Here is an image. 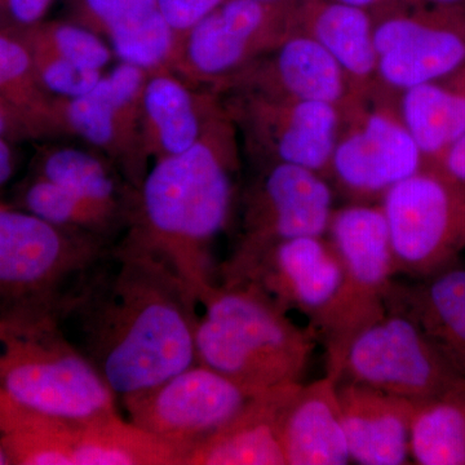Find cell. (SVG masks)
<instances>
[{
    "label": "cell",
    "mask_w": 465,
    "mask_h": 465,
    "mask_svg": "<svg viewBox=\"0 0 465 465\" xmlns=\"http://www.w3.org/2000/svg\"><path fill=\"white\" fill-rule=\"evenodd\" d=\"M198 307L167 265L116 241L79 283L60 326L119 401L198 362Z\"/></svg>",
    "instance_id": "6da1fadb"
},
{
    "label": "cell",
    "mask_w": 465,
    "mask_h": 465,
    "mask_svg": "<svg viewBox=\"0 0 465 465\" xmlns=\"http://www.w3.org/2000/svg\"><path fill=\"white\" fill-rule=\"evenodd\" d=\"M238 137L223 104L191 149L155 159L134 189L118 240L167 265L200 304L217 283L213 249L234 202Z\"/></svg>",
    "instance_id": "7a4b0ae2"
},
{
    "label": "cell",
    "mask_w": 465,
    "mask_h": 465,
    "mask_svg": "<svg viewBox=\"0 0 465 465\" xmlns=\"http://www.w3.org/2000/svg\"><path fill=\"white\" fill-rule=\"evenodd\" d=\"M200 305L198 363L251 394L302 382L316 348L313 327L302 329L247 283L217 282Z\"/></svg>",
    "instance_id": "3957f363"
},
{
    "label": "cell",
    "mask_w": 465,
    "mask_h": 465,
    "mask_svg": "<svg viewBox=\"0 0 465 465\" xmlns=\"http://www.w3.org/2000/svg\"><path fill=\"white\" fill-rule=\"evenodd\" d=\"M110 246L0 203V324L60 323L79 283Z\"/></svg>",
    "instance_id": "277c9868"
},
{
    "label": "cell",
    "mask_w": 465,
    "mask_h": 465,
    "mask_svg": "<svg viewBox=\"0 0 465 465\" xmlns=\"http://www.w3.org/2000/svg\"><path fill=\"white\" fill-rule=\"evenodd\" d=\"M0 397L63 420L118 411V399L60 323L0 324Z\"/></svg>",
    "instance_id": "5b68a950"
},
{
    "label": "cell",
    "mask_w": 465,
    "mask_h": 465,
    "mask_svg": "<svg viewBox=\"0 0 465 465\" xmlns=\"http://www.w3.org/2000/svg\"><path fill=\"white\" fill-rule=\"evenodd\" d=\"M326 234L341 264L330 304L312 324L326 349V375L338 381L349 345L387 314V296L397 273L381 203H351L333 210Z\"/></svg>",
    "instance_id": "8992f818"
},
{
    "label": "cell",
    "mask_w": 465,
    "mask_h": 465,
    "mask_svg": "<svg viewBox=\"0 0 465 465\" xmlns=\"http://www.w3.org/2000/svg\"><path fill=\"white\" fill-rule=\"evenodd\" d=\"M260 168L242 202L240 240L217 266V282L229 280L281 242L324 237L329 229L333 191L327 177L293 164Z\"/></svg>",
    "instance_id": "52a82bcc"
},
{
    "label": "cell",
    "mask_w": 465,
    "mask_h": 465,
    "mask_svg": "<svg viewBox=\"0 0 465 465\" xmlns=\"http://www.w3.org/2000/svg\"><path fill=\"white\" fill-rule=\"evenodd\" d=\"M397 273L430 277L455 265L465 250V188L425 167L379 202Z\"/></svg>",
    "instance_id": "ba28073f"
},
{
    "label": "cell",
    "mask_w": 465,
    "mask_h": 465,
    "mask_svg": "<svg viewBox=\"0 0 465 465\" xmlns=\"http://www.w3.org/2000/svg\"><path fill=\"white\" fill-rule=\"evenodd\" d=\"M292 8L224 0L183 36L170 69L195 87L223 94L293 32Z\"/></svg>",
    "instance_id": "9c48e42d"
},
{
    "label": "cell",
    "mask_w": 465,
    "mask_h": 465,
    "mask_svg": "<svg viewBox=\"0 0 465 465\" xmlns=\"http://www.w3.org/2000/svg\"><path fill=\"white\" fill-rule=\"evenodd\" d=\"M425 168L396 100L376 91L342 118L329 180L353 203H379L385 193Z\"/></svg>",
    "instance_id": "30bf717a"
},
{
    "label": "cell",
    "mask_w": 465,
    "mask_h": 465,
    "mask_svg": "<svg viewBox=\"0 0 465 465\" xmlns=\"http://www.w3.org/2000/svg\"><path fill=\"white\" fill-rule=\"evenodd\" d=\"M223 101L244 148L260 167L293 164L329 179L342 114L329 104L280 99L246 91Z\"/></svg>",
    "instance_id": "8fae6325"
},
{
    "label": "cell",
    "mask_w": 465,
    "mask_h": 465,
    "mask_svg": "<svg viewBox=\"0 0 465 465\" xmlns=\"http://www.w3.org/2000/svg\"><path fill=\"white\" fill-rule=\"evenodd\" d=\"M341 381L420 403L465 381L443 360L418 324L399 311L372 323L349 345Z\"/></svg>",
    "instance_id": "7c38bea8"
},
{
    "label": "cell",
    "mask_w": 465,
    "mask_h": 465,
    "mask_svg": "<svg viewBox=\"0 0 465 465\" xmlns=\"http://www.w3.org/2000/svg\"><path fill=\"white\" fill-rule=\"evenodd\" d=\"M376 84L391 97L446 81L465 65V5L402 9L375 18Z\"/></svg>",
    "instance_id": "4fadbf2b"
},
{
    "label": "cell",
    "mask_w": 465,
    "mask_h": 465,
    "mask_svg": "<svg viewBox=\"0 0 465 465\" xmlns=\"http://www.w3.org/2000/svg\"><path fill=\"white\" fill-rule=\"evenodd\" d=\"M255 394L210 367L194 363L121 401L128 420L189 452L237 414Z\"/></svg>",
    "instance_id": "5bb4252c"
},
{
    "label": "cell",
    "mask_w": 465,
    "mask_h": 465,
    "mask_svg": "<svg viewBox=\"0 0 465 465\" xmlns=\"http://www.w3.org/2000/svg\"><path fill=\"white\" fill-rule=\"evenodd\" d=\"M148 74V70L121 63L88 94L52 100L60 134H75L100 149L134 189L148 173L143 142V94Z\"/></svg>",
    "instance_id": "9a60e30c"
},
{
    "label": "cell",
    "mask_w": 465,
    "mask_h": 465,
    "mask_svg": "<svg viewBox=\"0 0 465 465\" xmlns=\"http://www.w3.org/2000/svg\"><path fill=\"white\" fill-rule=\"evenodd\" d=\"M341 278V260L331 242L324 237H299L275 244L237 274L219 282L251 284L284 312L304 314L312 326L331 302Z\"/></svg>",
    "instance_id": "2e32d148"
},
{
    "label": "cell",
    "mask_w": 465,
    "mask_h": 465,
    "mask_svg": "<svg viewBox=\"0 0 465 465\" xmlns=\"http://www.w3.org/2000/svg\"><path fill=\"white\" fill-rule=\"evenodd\" d=\"M229 91L329 104L341 110L342 118L369 99L358 94L320 43L298 30L247 67L223 94Z\"/></svg>",
    "instance_id": "e0dca14e"
},
{
    "label": "cell",
    "mask_w": 465,
    "mask_h": 465,
    "mask_svg": "<svg viewBox=\"0 0 465 465\" xmlns=\"http://www.w3.org/2000/svg\"><path fill=\"white\" fill-rule=\"evenodd\" d=\"M338 396L351 461L362 465L409 463L418 403L348 381L338 382Z\"/></svg>",
    "instance_id": "ac0fdd59"
},
{
    "label": "cell",
    "mask_w": 465,
    "mask_h": 465,
    "mask_svg": "<svg viewBox=\"0 0 465 465\" xmlns=\"http://www.w3.org/2000/svg\"><path fill=\"white\" fill-rule=\"evenodd\" d=\"M222 108L219 94L198 90L170 67L149 72L143 94L146 155L159 159L191 149Z\"/></svg>",
    "instance_id": "d6986e66"
},
{
    "label": "cell",
    "mask_w": 465,
    "mask_h": 465,
    "mask_svg": "<svg viewBox=\"0 0 465 465\" xmlns=\"http://www.w3.org/2000/svg\"><path fill=\"white\" fill-rule=\"evenodd\" d=\"M73 23L108 38L121 63L153 72L171 67L176 38L157 0H70Z\"/></svg>",
    "instance_id": "ffe728a7"
},
{
    "label": "cell",
    "mask_w": 465,
    "mask_h": 465,
    "mask_svg": "<svg viewBox=\"0 0 465 465\" xmlns=\"http://www.w3.org/2000/svg\"><path fill=\"white\" fill-rule=\"evenodd\" d=\"M300 385L255 394L228 423L195 446L183 465H286L281 430Z\"/></svg>",
    "instance_id": "44dd1931"
},
{
    "label": "cell",
    "mask_w": 465,
    "mask_h": 465,
    "mask_svg": "<svg viewBox=\"0 0 465 465\" xmlns=\"http://www.w3.org/2000/svg\"><path fill=\"white\" fill-rule=\"evenodd\" d=\"M292 25L335 58L361 96L378 91L375 18L370 12L341 0H302L292 9Z\"/></svg>",
    "instance_id": "7402d4cb"
},
{
    "label": "cell",
    "mask_w": 465,
    "mask_h": 465,
    "mask_svg": "<svg viewBox=\"0 0 465 465\" xmlns=\"http://www.w3.org/2000/svg\"><path fill=\"white\" fill-rule=\"evenodd\" d=\"M411 318L461 378H465V268L451 265L415 284L391 283L387 311Z\"/></svg>",
    "instance_id": "603a6c76"
},
{
    "label": "cell",
    "mask_w": 465,
    "mask_h": 465,
    "mask_svg": "<svg viewBox=\"0 0 465 465\" xmlns=\"http://www.w3.org/2000/svg\"><path fill=\"white\" fill-rule=\"evenodd\" d=\"M281 440L286 465H345L351 461L338 381L326 375L300 385L284 412Z\"/></svg>",
    "instance_id": "cb8c5ba5"
},
{
    "label": "cell",
    "mask_w": 465,
    "mask_h": 465,
    "mask_svg": "<svg viewBox=\"0 0 465 465\" xmlns=\"http://www.w3.org/2000/svg\"><path fill=\"white\" fill-rule=\"evenodd\" d=\"M74 465H183V452L118 410L76 424Z\"/></svg>",
    "instance_id": "d4e9b609"
},
{
    "label": "cell",
    "mask_w": 465,
    "mask_h": 465,
    "mask_svg": "<svg viewBox=\"0 0 465 465\" xmlns=\"http://www.w3.org/2000/svg\"><path fill=\"white\" fill-rule=\"evenodd\" d=\"M396 108L425 161L433 167L465 133V91L449 81L400 92Z\"/></svg>",
    "instance_id": "484cf974"
},
{
    "label": "cell",
    "mask_w": 465,
    "mask_h": 465,
    "mask_svg": "<svg viewBox=\"0 0 465 465\" xmlns=\"http://www.w3.org/2000/svg\"><path fill=\"white\" fill-rule=\"evenodd\" d=\"M34 173L124 216L134 189L109 159L72 146L43 150Z\"/></svg>",
    "instance_id": "4316f807"
},
{
    "label": "cell",
    "mask_w": 465,
    "mask_h": 465,
    "mask_svg": "<svg viewBox=\"0 0 465 465\" xmlns=\"http://www.w3.org/2000/svg\"><path fill=\"white\" fill-rule=\"evenodd\" d=\"M14 204L52 225L106 244L115 243L125 228L121 213L35 173L20 186Z\"/></svg>",
    "instance_id": "83f0119b"
},
{
    "label": "cell",
    "mask_w": 465,
    "mask_h": 465,
    "mask_svg": "<svg viewBox=\"0 0 465 465\" xmlns=\"http://www.w3.org/2000/svg\"><path fill=\"white\" fill-rule=\"evenodd\" d=\"M410 452L416 464L465 465V381L418 406Z\"/></svg>",
    "instance_id": "f1b7e54d"
},
{
    "label": "cell",
    "mask_w": 465,
    "mask_h": 465,
    "mask_svg": "<svg viewBox=\"0 0 465 465\" xmlns=\"http://www.w3.org/2000/svg\"><path fill=\"white\" fill-rule=\"evenodd\" d=\"M0 100L24 116L32 130L34 139L60 134L52 106L54 97L39 84L29 48L15 34L2 30Z\"/></svg>",
    "instance_id": "f546056e"
},
{
    "label": "cell",
    "mask_w": 465,
    "mask_h": 465,
    "mask_svg": "<svg viewBox=\"0 0 465 465\" xmlns=\"http://www.w3.org/2000/svg\"><path fill=\"white\" fill-rule=\"evenodd\" d=\"M25 45L54 52L85 69L103 72L113 51L96 33L73 21H41L21 32L11 33Z\"/></svg>",
    "instance_id": "4dcf8cb0"
},
{
    "label": "cell",
    "mask_w": 465,
    "mask_h": 465,
    "mask_svg": "<svg viewBox=\"0 0 465 465\" xmlns=\"http://www.w3.org/2000/svg\"><path fill=\"white\" fill-rule=\"evenodd\" d=\"M32 54L36 79L52 97L73 99L94 90L103 72L85 69L42 47L27 45Z\"/></svg>",
    "instance_id": "1f68e13d"
},
{
    "label": "cell",
    "mask_w": 465,
    "mask_h": 465,
    "mask_svg": "<svg viewBox=\"0 0 465 465\" xmlns=\"http://www.w3.org/2000/svg\"><path fill=\"white\" fill-rule=\"evenodd\" d=\"M223 2L224 0H157L159 12L176 38V48L183 36Z\"/></svg>",
    "instance_id": "d6a6232c"
},
{
    "label": "cell",
    "mask_w": 465,
    "mask_h": 465,
    "mask_svg": "<svg viewBox=\"0 0 465 465\" xmlns=\"http://www.w3.org/2000/svg\"><path fill=\"white\" fill-rule=\"evenodd\" d=\"M54 0H0V30L17 33L45 20Z\"/></svg>",
    "instance_id": "836d02e7"
},
{
    "label": "cell",
    "mask_w": 465,
    "mask_h": 465,
    "mask_svg": "<svg viewBox=\"0 0 465 465\" xmlns=\"http://www.w3.org/2000/svg\"><path fill=\"white\" fill-rule=\"evenodd\" d=\"M432 168L465 188V133L443 153Z\"/></svg>",
    "instance_id": "e575fe53"
},
{
    "label": "cell",
    "mask_w": 465,
    "mask_h": 465,
    "mask_svg": "<svg viewBox=\"0 0 465 465\" xmlns=\"http://www.w3.org/2000/svg\"><path fill=\"white\" fill-rule=\"evenodd\" d=\"M0 139L11 143L34 139L32 130L24 116L3 100H0Z\"/></svg>",
    "instance_id": "d590c367"
},
{
    "label": "cell",
    "mask_w": 465,
    "mask_h": 465,
    "mask_svg": "<svg viewBox=\"0 0 465 465\" xmlns=\"http://www.w3.org/2000/svg\"><path fill=\"white\" fill-rule=\"evenodd\" d=\"M341 2L365 9L374 18H379L385 16V15L393 14V12L410 8L411 0H341Z\"/></svg>",
    "instance_id": "8d00e7d4"
},
{
    "label": "cell",
    "mask_w": 465,
    "mask_h": 465,
    "mask_svg": "<svg viewBox=\"0 0 465 465\" xmlns=\"http://www.w3.org/2000/svg\"><path fill=\"white\" fill-rule=\"evenodd\" d=\"M15 173V154L11 142L0 139V191L7 185Z\"/></svg>",
    "instance_id": "74e56055"
},
{
    "label": "cell",
    "mask_w": 465,
    "mask_h": 465,
    "mask_svg": "<svg viewBox=\"0 0 465 465\" xmlns=\"http://www.w3.org/2000/svg\"><path fill=\"white\" fill-rule=\"evenodd\" d=\"M465 0H411L410 8L439 7V5H464Z\"/></svg>",
    "instance_id": "f35d334b"
},
{
    "label": "cell",
    "mask_w": 465,
    "mask_h": 465,
    "mask_svg": "<svg viewBox=\"0 0 465 465\" xmlns=\"http://www.w3.org/2000/svg\"><path fill=\"white\" fill-rule=\"evenodd\" d=\"M450 84L457 85V87L461 88V90L465 91V65L459 70L458 73H455L454 75L450 76L449 79Z\"/></svg>",
    "instance_id": "ab89813d"
},
{
    "label": "cell",
    "mask_w": 465,
    "mask_h": 465,
    "mask_svg": "<svg viewBox=\"0 0 465 465\" xmlns=\"http://www.w3.org/2000/svg\"><path fill=\"white\" fill-rule=\"evenodd\" d=\"M256 2L266 3V5H289V7H295L302 0H256Z\"/></svg>",
    "instance_id": "60d3db41"
},
{
    "label": "cell",
    "mask_w": 465,
    "mask_h": 465,
    "mask_svg": "<svg viewBox=\"0 0 465 465\" xmlns=\"http://www.w3.org/2000/svg\"><path fill=\"white\" fill-rule=\"evenodd\" d=\"M0 465H9L7 454H5V449H3L2 443H0Z\"/></svg>",
    "instance_id": "b9f144b4"
}]
</instances>
